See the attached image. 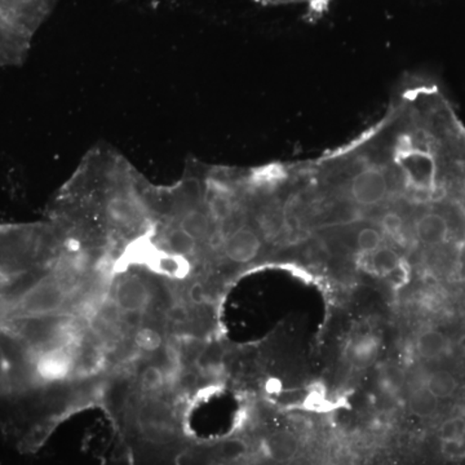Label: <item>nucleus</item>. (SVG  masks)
Masks as SVG:
<instances>
[{
	"mask_svg": "<svg viewBox=\"0 0 465 465\" xmlns=\"http://www.w3.org/2000/svg\"><path fill=\"white\" fill-rule=\"evenodd\" d=\"M153 191L154 183L124 154L97 145L60 189L51 220L90 255H122L154 228Z\"/></svg>",
	"mask_w": 465,
	"mask_h": 465,
	"instance_id": "f257e3e1",
	"label": "nucleus"
},
{
	"mask_svg": "<svg viewBox=\"0 0 465 465\" xmlns=\"http://www.w3.org/2000/svg\"><path fill=\"white\" fill-rule=\"evenodd\" d=\"M262 249L264 241L262 235L258 229L246 220L243 224L237 226L226 235L220 253L232 264L246 265L255 262L262 255Z\"/></svg>",
	"mask_w": 465,
	"mask_h": 465,
	"instance_id": "f03ea898",
	"label": "nucleus"
},
{
	"mask_svg": "<svg viewBox=\"0 0 465 465\" xmlns=\"http://www.w3.org/2000/svg\"><path fill=\"white\" fill-rule=\"evenodd\" d=\"M149 283L137 273H125L115 284L113 302L124 314H142L152 304Z\"/></svg>",
	"mask_w": 465,
	"mask_h": 465,
	"instance_id": "7ed1b4c3",
	"label": "nucleus"
},
{
	"mask_svg": "<svg viewBox=\"0 0 465 465\" xmlns=\"http://www.w3.org/2000/svg\"><path fill=\"white\" fill-rule=\"evenodd\" d=\"M266 457L277 463H289L291 459L298 454L299 440L289 432H275L269 434L262 443Z\"/></svg>",
	"mask_w": 465,
	"mask_h": 465,
	"instance_id": "20e7f679",
	"label": "nucleus"
},
{
	"mask_svg": "<svg viewBox=\"0 0 465 465\" xmlns=\"http://www.w3.org/2000/svg\"><path fill=\"white\" fill-rule=\"evenodd\" d=\"M419 354L424 358H439L448 351L449 341L442 332L428 330L421 332L416 341Z\"/></svg>",
	"mask_w": 465,
	"mask_h": 465,
	"instance_id": "39448f33",
	"label": "nucleus"
},
{
	"mask_svg": "<svg viewBox=\"0 0 465 465\" xmlns=\"http://www.w3.org/2000/svg\"><path fill=\"white\" fill-rule=\"evenodd\" d=\"M409 406L410 410L420 418H432L439 410L436 397L425 387L415 388L410 393Z\"/></svg>",
	"mask_w": 465,
	"mask_h": 465,
	"instance_id": "423d86ee",
	"label": "nucleus"
},
{
	"mask_svg": "<svg viewBox=\"0 0 465 465\" xmlns=\"http://www.w3.org/2000/svg\"><path fill=\"white\" fill-rule=\"evenodd\" d=\"M425 388L439 399H449L458 388L457 379L448 371H436L428 376Z\"/></svg>",
	"mask_w": 465,
	"mask_h": 465,
	"instance_id": "0eeeda50",
	"label": "nucleus"
},
{
	"mask_svg": "<svg viewBox=\"0 0 465 465\" xmlns=\"http://www.w3.org/2000/svg\"><path fill=\"white\" fill-rule=\"evenodd\" d=\"M378 353V341L371 336H363L360 341H354L351 344V351H349L351 362L360 367H365L374 362Z\"/></svg>",
	"mask_w": 465,
	"mask_h": 465,
	"instance_id": "6e6552de",
	"label": "nucleus"
},
{
	"mask_svg": "<svg viewBox=\"0 0 465 465\" xmlns=\"http://www.w3.org/2000/svg\"><path fill=\"white\" fill-rule=\"evenodd\" d=\"M133 341L134 347L143 353H157L163 345V336L152 326H139L134 330Z\"/></svg>",
	"mask_w": 465,
	"mask_h": 465,
	"instance_id": "1a4fd4ad",
	"label": "nucleus"
},
{
	"mask_svg": "<svg viewBox=\"0 0 465 465\" xmlns=\"http://www.w3.org/2000/svg\"><path fill=\"white\" fill-rule=\"evenodd\" d=\"M440 437L442 443H460L465 440V419L463 416H454L443 421L440 428Z\"/></svg>",
	"mask_w": 465,
	"mask_h": 465,
	"instance_id": "9d476101",
	"label": "nucleus"
},
{
	"mask_svg": "<svg viewBox=\"0 0 465 465\" xmlns=\"http://www.w3.org/2000/svg\"><path fill=\"white\" fill-rule=\"evenodd\" d=\"M142 385L148 391H157L164 387V372L161 367L155 365L146 366L140 375Z\"/></svg>",
	"mask_w": 465,
	"mask_h": 465,
	"instance_id": "9b49d317",
	"label": "nucleus"
},
{
	"mask_svg": "<svg viewBox=\"0 0 465 465\" xmlns=\"http://www.w3.org/2000/svg\"><path fill=\"white\" fill-rule=\"evenodd\" d=\"M188 299L192 304H204V302H207V292L203 283L197 282V281L193 282L191 286L188 287Z\"/></svg>",
	"mask_w": 465,
	"mask_h": 465,
	"instance_id": "f8f14e48",
	"label": "nucleus"
},
{
	"mask_svg": "<svg viewBox=\"0 0 465 465\" xmlns=\"http://www.w3.org/2000/svg\"><path fill=\"white\" fill-rule=\"evenodd\" d=\"M166 318L168 322L173 324H183L188 322L189 320L188 312L183 305H173V307L168 308Z\"/></svg>",
	"mask_w": 465,
	"mask_h": 465,
	"instance_id": "ddd939ff",
	"label": "nucleus"
},
{
	"mask_svg": "<svg viewBox=\"0 0 465 465\" xmlns=\"http://www.w3.org/2000/svg\"><path fill=\"white\" fill-rule=\"evenodd\" d=\"M262 2L278 3V5H284V3H287V5H305L318 8L321 7V5H327L330 0H262Z\"/></svg>",
	"mask_w": 465,
	"mask_h": 465,
	"instance_id": "4468645a",
	"label": "nucleus"
},
{
	"mask_svg": "<svg viewBox=\"0 0 465 465\" xmlns=\"http://www.w3.org/2000/svg\"><path fill=\"white\" fill-rule=\"evenodd\" d=\"M287 465H316L311 458L307 457H295L291 459Z\"/></svg>",
	"mask_w": 465,
	"mask_h": 465,
	"instance_id": "2eb2a0df",
	"label": "nucleus"
},
{
	"mask_svg": "<svg viewBox=\"0 0 465 465\" xmlns=\"http://www.w3.org/2000/svg\"><path fill=\"white\" fill-rule=\"evenodd\" d=\"M458 345H459V348H460V351H464V353H465V335L461 336V338L459 339Z\"/></svg>",
	"mask_w": 465,
	"mask_h": 465,
	"instance_id": "dca6fc26",
	"label": "nucleus"
}]
</instances>
